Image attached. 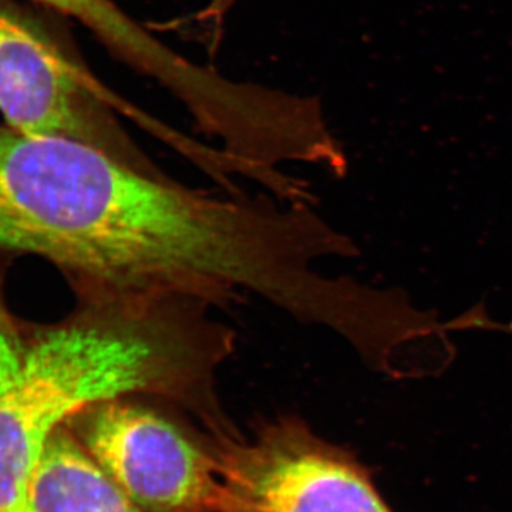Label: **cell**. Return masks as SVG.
<instances>
[{"instance_id":"cell-5","label":"cell","mask_w":512,"mask_h":512,"mask_svg":"<svg viewBox=\"0 0 512 512\" xmlns=\"http://www.w3.org/2000/svg\"><path fill=\"white\" fill-rule=\"evenodd\" d=\"M28 512H140L101 473L66 424L50 437L30 484Z\"/></svg>"},{"instance_id":"cell-4","label":"cell","mask_w":512,"mask_h":512,"mask_svg":"<svg viewBox=\"0 0 512 512\" xmlns=\"http://www.w3.org/2000/svg\"><path fill=\"white\" fill-rule=\"evenodd\" d=\"M128 399L93 404L67 421V429L138 511L217 512V450Z\"/></svg>"},{"instance_id":"cell-6","label":"cell","mask_w":512,"mask_h":512,"mask_svg":"<svg viewBox=\"0 0 512 512\" xmlns=\"http://www.w3.org/2000/svg\"><path fill=\"white\" fill-rule=\"evenodd\" d=\"M40 5L79 20L94 35L106 32L119 13L113 0H35Z\"/></svg>"},{"instance_id":"cell-3","label":"cell","mask_w":512,"mask_h":512,"mask_svg":"<svg viewBox=\"0 0 512 512\" xmlns=\"http://www.w3.org/2000/svg\"><path fill=\"white\" fill-rule=\"evenodd\" d=\"M116 96L74 63L32 20L0 0V113L32 137L99 148L131 167L158 173L114 121Z\"/></svg>"},{"instance_id":"cell-2","label":"cell","mask_w":512,"mask_h":512,"mask_svg":"<svg viewBox=\"0 0 512 512\" xmlns=\"http://www.w3.org/2000/svg\"><path fill=\"white\" fill-rule=\"evenodd\" d=\"M218 440L217 512H394L350 451L320 439L298 417Z\"/></svg>"},{"instance_id":"cell-1","label":"cell","mask_w":512,"mask_h":512,"mask_svg":"<svg viewBox=\"0 0 512 512\" xmlns=\"http://www.w3.org/2000/svg\"><path fill=\"white\" fill-rule=\"evenodd\" d=\"M70 319L22 329L0 312V512H28L50 437L77 413L140 394L188 406L207 375L204 339L171 302L83 298Z\"/></svg>"}]
</instances>
